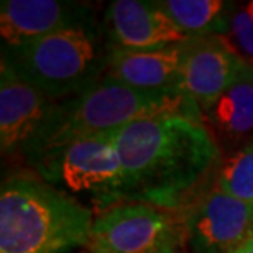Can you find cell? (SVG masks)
<instances>
[{
	"mask_svg": "<svg viewBox=\"0 0 253 253\" xmlns=\"http://www.w3.org/2000/svg\"><path fill=\"white\" fill-rule=\"evenodd\" d=\"M124 202L176 212L215 179L222 150L202 122L179 115L141 119L114 135Z\"/></svg>",
	"mask_w": 253,
	"mask_h": 253,
	"instance_id": "1",
	"label": "cell"
},
{
	"mask_svg": "<svg viewBox=\"0 0 253 253\" xmlns=\"http://www.w3.org/2000/svg\"><path fill=\"white\" fill-rule=\"evenodd\" d=\"M95 212L35 173L0 186V253H74L85 249Z\"/></svg>",
	"mask_w": 253,
	"mask_h": 253,
	"instance_id": "2",
	"label": "cell"
},
{
	"mask_svg": "<svg viewBox=\"0 0 253 253\" xmlns=\"http://www.w3.org/2000/svg\"><path fill=\"white\" fill-rule=\"evenodd\" d=\"M161 115H179L202 122L199 105L181 87L136 89L104 74L78 95L56 102L25 163L42 151L78 136L114 133L136 120Z\"/></svg>",
	"mask_w": 253,
	"mask_h": 253,
	"instance_id": "3",
	"label": "cell"
},
{
	"mask_svg": "<svg viewBox=\"0 0 253 253\" xmlns=\"http://www.w3.org/2000/svg\"><path fill=\"white\" fill-rule=\"evenodd\" d=\"M102 37V27L71 28L20 46H2V59L25 83L61 102L105 74L109 49Z\"/></svg>",
	"mask_w": 253,
	"mask_h": 253,
	"instance_id": "4",
	"label": "cell"
},
{
	"mask_svg": "<svg viewBox=\"0 0 253 253\" xmlns=\"http://www.w3.org/2000/svg\"><path fill=\"white\" fill-rule=\"evenodd\" d=\"M114 133L78 136L28 160L32 173L81 202L102 212L124 202L122 163Z\"/></svg>",
	"mask_w": 253,
	"mask_h": 253,
	"instance_id": "5",
	"label": "cell"
},
{
	"mask_svg": "<svg viewBox=\"0 0 253 253\" xmlns=\"http://www.w3.org/2000/svg\"><path fill=\"white\" fill-rule=\"evenodd\" d=\"M186 244L183 219L176 212L141 202H119L94 215L85 252L156 253Z\"/></svg>",
	"mask_w": 253,
	"mask_h": 253,
	"instance_id": "6",
	"label": "cell"
},
{
	"mask_svg": "<svg viewBox=\"0 0 253 253\" xmlns=\"http://www.w3.org/2000/svg\"><path fill=\"white\" fill-rule=\"evenodd\" d=\"M181 219L192 253H234L253 234V206L229 196L215 179L184 207Z\"/></svg>",
	"mask_w": 253,
	"mask_h": 253,
	"instance_id": "7",
	"label": "cell"
},
{
	"mask_svg": "<svg viewBox=\"0 0 253 253\" xmlns=\"http://www.w3.org/2000/svg\"><path fill=\"white\" fill-rule=\"evenodd\" d=\"M56 102L43 95L0 59V150L27 160Z\"/></svg>",
	"mask_w": 253,
	"mask_h": 253,
	"instance_id": "8",
	"label": "cell"
},
{
	"mask_svg": "<svg viewBox=\"0 0 253 253\" xmlns=\"http://www.w3.org/2000/svg\"><path fill=\"white\" fill-rule=\"evenodd\" d=\"M250 66L253 64L237 53L224 35L189 38L181 69V89L202 112Z\"/></svg>",
	"mask_w": 253,
	"mask_h": 253,
	"instance_id": "9",
	"label": "cell"
},
{
	"mask_svg": "<svg viewBox=\"0 0 253 253\" xmlns=\"http://www.w3.org/2000/svg\"><path fill=\"white\" fill-rule=\"evenodd\" d=\"M102 30L107 48L119 51H155L189 40L156 2L143 0L110 2Z\"/></svg>",
	"mask_w": 253,
	"mask_h": 253,
	"instance_id": "10",
	"label": "cell"
},
{
	"mask_svg": "<svg viewBox=\"0 0 253 253\" xmlns=\"http://www.w3.org/2000/svg\"><path fill=\"white\" fill-rule=\"evenodd\" d=\"M99 27L90 5L59 0H2L0 35L3 46L44 38L71 28Z\"/></svg>",
	"mask_w": 253,
	"mask_h": 253,
	"instance_id": "11",
	"label": "cell"
},
{
	"mask_svg": "<svg viewBox=\"0 0 253 253\" xmlns=\"http://www.w3.org/2000/svg\"><path fill=\"white\" fill-rule=\"evenodd\" d=\"M186 42L155 51H119L107 48L105 76L136 89L181 87Z\"/></svg>",
	"mask_w": 253,
	"mask_h": 253,
	"instance_id": "12",
	"label": "cell"
},
{
	"mask_svg": "<svg viewBox=\"0 0 253 253\" xmlns=\"http://www.w3.org/2000/svg\"><path fill=\"white\" fill-rule=\"evenodd\" d=\"M202 122L217 143L240 146L253 136V66H250L224 94L206 110Z\"/></svg>",
	"mask_w": 253,
	"mask_h": 253,
	"instance_id": "13",
	"label": "cell"
},
{
	"mask_svg": "<svg viewBox=\"0 0 253 253\" xmlns=\"http://www.w3.org/2000/svg\"><path fill=\"white\" fill-rule=\"evenodd\" d=\"M156 5L186 37L225 35L232 2L222 0H158Z\"/></svg>",
	"mask_w": 253,
	"mask_h": 253,
	"instance_id": "14",
	"label": "cell"
},
{
	"mask_svg": "<svg viewBox=\"0 0 253 253\" xmlns=\"http://www.w3.org/2000/svg\"><path fill=\"white\" fill-rule=\"evenodd\" d=\"M215 181L229 196L253 206V136L222 156Z\"/></svg>",
	"mask_w": 253,
	"mask_h": 253,
	"instance_id": "15",
	"label": "cell"
},
{
	"mask_svg": "<svg viewBox=\"0 0 253 253\" xmlns=\"http://www.w3.org/2000/svg\"><path fill=\"white\" fill-rule=\"evenodd\" d=\"M224 37L245 61L253 64V0L232 2L229 30Z\"/></svg>",
	"mask_w": 253,
	"mask_h": 253,
	"instance_id": "16",
	"label": "cell"
},
{
	"mask_svg": "<svg viewBox=\"0 0 253 253\" xmlns=\"http://www.w3.org/2000/svg\"><path fill=\"white\" fill-rule=\"evenodd\" d=\"M234 253H253V234Z\"/></svg>",
	"mask_w": 253,
	"mask_h": 253,
	"instance_id": "17",
	"label": "cell"
},
{
	"mask_svg": "<svg viewBox=\"0 0 253 253\" xmlns=\"http://www.w3.org/2000/svg\"><path fill=\"white\" fill-rule=\"evenodd\" d=\"M179 249H165V250H161V252H156V253H178Z\"/></svg>",
	"mask_w": 253,
	"mask_h": 253,
	"instance_id": "18",
	"label": "cell"
},
{
	"mask_svg": "<svg viewBox=\"0 0 253 253\" xmlns=\"http://www.w3.org/2000/svg\"><path fill=\"white\" fill-rule=\"evenodd\" d=\"M81 253H89V252H81Z\"/></svg>",
	"mask_w": 253,
	"mask_h": 253,
	"instance_id": "19",
	"label": "cell"
}]
</instances>
